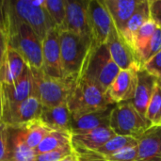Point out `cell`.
Segmentation results:
<instances>
[{
  "label": "cell",
  "instance_id": "d590c367",
  "mask_svg": "<svg viewBox=\"0 0 161 161\" xmlns=\"http://www.w3.org/2000/svg\"><path fill=\"white\" fill-rule=\"evenodd\" d=\"M79 161H108V159L97 152L92 151H74Z\"/></svg>",
  "mask_w": 161,
  "mask_h": 161
},
{
  "label": "cell",
  "instance_id": "d6986e66",
  "mask_svg": "<svg viewBox=\"0 0 161 161\" xmlns=\"http://www.w3.org/2000/svg\"><path fill=\"white\" fill-rule=\"evenodd\" d=\"M27 67L22 56L12 47L8 49L0 62V83L10 84L17 81Z\"/></svg>",
  "mask_w": 161,
  "mask_h": 161
},
{
  "label": "cell",
  "instance_id": "60d3db41",
  "mask_svg": "<svg viewBox=\"0 0 161 161\" xmlns=\"http://www.w3.org/2000/svg\"><path fill=\"white\" fill-rule=\"evenodd\" d=\"M158 86L161 88V76L158 78Z\"/></svg>",
  "mask_w": 161,
  "mask_h": 161
},
{
  "label": "cell",
  "instance_id": "8d00e7d4",
  "mask_svg": "<svg viewBox=\"0 0 161 161\" xmlns=\"http://www.w3.org/2000/svg\"><path fill=\"white\" fill-rule=\"evenodd\" d=\"M8 43L7 35L5 33L4 28L0 26V62L3 59V57L8 49Z\"/></svg>",
  "mask_w": 161,
  "mask_h": 161
},
{
  "label": "cell",
  "instance_id": "f546056e",
  "mask_svg": "<svg viewBox=\"0 0 161 161\" xmlns=\"http://www.w3.org/2000/svg\"><path fill=\"white\" fill-rule=\"evenodd\" d=\"M161 50V28H158L153 35L151 41L145 47V49L142 51V53L139 56V61L141 65L143 67V65L152 58L156 54H158Z\"/></svg>",
  "mask_w": 161,
  "mask_h": 161
},
{
  "label": "cell",
  "instance_id": "5b68a950",
  "mask_svg": "<svg viewBox=\"0 0 161 161\" xmlns=\"http://www.w3.org/2000/svg\"><path fill=\"white\" fill-rule=\"evenodd\" d=\"M111 105L115 104L112 103L108 92L82 78L74 83L67 99V106L72 115L95 111Z\"/></svg>",
  "mask_w": 161,
  "mask_h": 161
},
{
  "label": "cell",
  "instance_id": "ab89813d",
  "mask_svg": "<svg viewBox=\"0 0 161 161\" xmlns=\"http://www.w3.org/2000/svg\"><path fill=\"white\" fill-rule=\"evenodd\" d=\"M0 26L4 28V22H3V14H2V7H1V1H0Z\"/></svg>",
  "mask_w": 161,
  "mask_h": 161
},
{
  "label": "cell",
  "instance_id": "9c48e42d",
  "mask_svg": "<svg viewBox=\"0 0 161 161\" xmlns=\"http://www.w3.org/2000/svg\"><path fill=\"white\" fill-rule=\"evenodd\" d=\"M88 19L92 46L106 44L114 24L103 0H89Z\"/></svg>",
  "mask_w": 161,
  "mask_h": 161
},
{
  "label": "cell",
  "instance_id": "83f0119b",
  "mask_svg": "<svg viewBox=\"0 0 161 161\" xmlns=\"http://www.w3.org/2000/svg\"><path fill=\"white\" fill-rule=\"evenodd\" d=\"M146 119L152 126L161 125V88L158 83L147 108Z\"/></svg>",
  "mask_w": 161,
  "mask_h": 161
},
{
  "label": "cell",
  "instance_id": "5bb4252c",
  "mask_svg": "<svg viewBox=\"0 0 161 161\" xmlns=\"http://www.w3.org/2000/svg\"><path fill=\"white\" fill-rule=\"evenodd\" d=\"M140 69L121 70L119 72L107 92L113 104H120L133 99Z\"/></svg>",
  "mask_w": 161,
  "mask_h": 161
},
{
  "label": "cell",
  "instance_id": "7402d4cb",
  "mask_svg": "<svg viewBox=\"0 0 161 161\" xmlns=\"http://www.w3.org/2000/svg\"><path fill=\"white\" fill-rule=\"evenodd\" d=\"M108 8L112 22L121 33L128 20L137 9L141 0H103Z\"/></svg>",
  "mask_w": 161,
  "mask_h": 161
},
{
  "label": "cell",
  "instance_id": "e0dca14e",
  "mask_svg": "<svg viewBox=\"0 0 161 161\" xmlns=\"http://www.w3.org/2000/svg\"><path fill=\"white\" fill-rule=\"evenodd\" d=\"M136 161H161V125L151 126L138 138Z\"/></svg>",
  "mask_w": 161,
  "mask_h": 161
},
{
  "label": "cell",
  "instance_id": "ffe728a7",
  "mask_svg": "<svg viewBox=\"0 0 161 161\" xmlns=\"http://www.w3.org/2000/svg\"><path fill=\"white\" fill-rule=\"evenodd\" d=\"M8 146L9 161H35V150L26 144L22 126L8 125Z\"/></svg>",
  "mask_w": 161,
  "mask_h": 161
},
{
  "label": "cell",
  "instance_id": "cb8c5ba5",
  "mask_svg": "<svg viewBox=\"0 0 161 161\" xmlns=\"http://www.w3.org/2000/svg\"><path fill=\"white\" fill-rule=\"evenodd\" d=\"M72 134L62 131H50L35 149L36 156L72 145Z\"/></svg>",
  "mask_w": 161,
  "mask_h": 161
},
{
  "label": "cell",
  "instance_id": "e575fe53",
  "mask_svg": "<svg viewBox=\"0 0 161 161\" xmlns=\"http://www.w3.org/2000/svg\"><path fill=\"white\" fill-rule=\"evenodd\" d=\"M150 18L161 28V0H149Z\"/></svg>",
  "mask_w": 161,
  "mask_h": 161
},
{
  "label": "cell",
  "instance_id": "603a6c76",
  "mask_svg": "<svg viewBox=\"0 0 161 161\" xmlns=\"http://www.w3.org/2000/svg\"><path fill=\"white\" fill-rule=\"evenodd\" d=\"M150 18L149 0H141L137 9L126 23L120 35L125 40V42L132 47L134 38L139 29L147 22Z\"/></svg>",
  "mask_w": 161,
  "mask_h": 161
},
{
  "label": "cell",
  "instance_id": "8fae6325",
  "mask_svg": "<svg viewBox=\"0 0 161 161\" xmlns=\"http://www.w3.org/2000/svg\"><path fill=\"white\" fill-rule=\"evenodd\" d=\"M42 71L50 77L64 79L58 28L51 29L42 41Z\"/></svg>",
  "mask_w": 161,
  "mask_h": 161
},
{
  "label": "cell",
  "instance_id": "277c9868",
  "mask_svg": "<svg viewBox=\"0 0 161 161\" xmlns=\"http://www.w3.org/2000/svg\"><path fill=\"white\" fill-rule=\"evenodd\" d=\"M1 2L3 8L16 19L29 25L42 42L51 29L57 28L45 8V0H7Z\"/></svg>",
  "mask_w": 161,
  "mask_h": 161
},
{
  "label": "cell",
  "instance_id": "d6a6232c",
  "mask_svg": "<svg viewBox=\"0 0 161 161\" xmlns=\"http://www.w3.org/2000/svg\"><path fill=\"white\" fill-rule=\"evenodd\" d=\"M138 156V146L123 149L111 156L106 157L108 161H136Z\"/></svg>",
  "mask_w": 161,
  "mask_h": 161
},
{
  "label": "cell",
  "instance_id": "484cf974",
  "mask_svg": "<svg viewBox=\"0 0 161 161\" xmlns=\"http://www.w3.org/2000/svg\"><path fill=\"white\" fill-rule=\"evenodd\" d=\"M138 146V139L127 137V136H119L116 135L110 139L104 146L98 149L96 152L100 155L106 157L111 156L123 149Z\"/></svg>",
  "mask_w": 161,
  "mask_h": 161
},
{
  "label": "cell",
  "instance_id": "7c38bea8",
  "mask_svg": "<svg viewBox=\"0 0 161 161\" xmlns=\"http://www.w3.org/2000/svg\"><path fill=\"white\" fill-rule=\"evenodd\" d=\"M88 3L89 0H65L66 18L60 31H69L92 38L88 19Z\"/></svg>",
  "mask_w": 161,
  "mask_h": 161
},
{
  "label": "cell",
  "instance_id": "7a4b0ae2",
  "mask_svg": "<svg viewBox=\"0 0 161 161\" xmlns=\"http://www.w3.org/2000/svg\"><path fill=\"white\" fill-rule=\"evenodd\" d=\"M59 45L63 77L65 80L75 82L81 75L92 40L89 36L59 31Z\"/></svg>",
  "mask_w": 161,
  "mask_h": 161
},
{
  "label": "cell",
  "instance_id": "2e32d148",
  "mask_svg": "<svg viewBox=\"0 0 161 161\" xmlns=\"http://www.w3.org/2000/svg\"><path fill=\"white\" fill-rule=\"evenodd\" d=\"M114 136L116 134L110 127H101L87 133L72 135V146L74 151L96 152Z\"/></svg>",
  "mask_w": 161,
  "mask_h": 161
},
{
  "label": "cell",
  "instance_id": "4fadbf2b",
  "mask_svg": "<svg viewBox=\"0 0 161 161\" xmlns=\"http://www.w3.org/2000/svg\"><path fill=\"white\" fill-rule=\"evenodd\" d=\"M115 105L92 112L72 115L71 134H83L97 128L109 127L110 115Z\"/></svg>",
  "mask_w": 161,
  "mask_h": 161
},
{
  "label": "cell",
  "instance_id": "d4e9b609",
  "mask_svg": "<svg viewBox=\"0 0 161 161\" xmlns=\"http://www.w3.org/2000/svg\"><path fill=\"white\" fill-rule=\"evenodd\" d=\"M22 127L25 141L26 144L33 150H35L44 139V137L50 131H52L41 121V119L33 121L25 125H23Z\"/></svg>",
  "mask_w": 161,
  "mask_h": 161
},
{
  "label": "cell",
  "instance_id": "f35d334b",
  "mask_svg": "<svg viewBox=\"0 0 161 161\" xmlns=\"http://www.w3.org/2000/svg\"><path fill=\"white\" fill-rule=\"evenodd\" d=\"M2 120V90L0 84V121Z\"/></svg>",
  "mask_w": 161,
  "mask_h": 161
},
{
  "label": "cell",
  "instance_id": "52a82bcc",
  "mask_svg": "<svg viewBox=\"0 0 161 161\" xmlns=\"http://www.w3.org/2000/svg\"><path fill=\"white\" fill-rule=\"evenodd\" d=\"M151 126V124L134 108L131 101L116 104L112 109L109 127L116 135L138 139Z\"/></svg>",
  "mask_w": 161,
  "mask_h": 161
},
{
  "label": "cell",
  "instance_id": "4dcf8cb0",
  "mask_svg": "<svg viewBox=\"0 0 161 161\" xmlns=\"http://www.w3.org/2000/svg\"><path fill=\"white\" fill-rule=\"evenodd\" d=\"M74 149L72 145L55 150V151H51L48 153H44V154H41V155H37L35 161H60L63 158L73 155Z\"/></svg>",
  "mask_w": 161,
  "mask_h": 161
},
{
  "label": "cell",
  "instance_id": "ac0fdd59",
  "mask_svg": "<svg viewBox=\"0 0 161 161\" xmlns=\"http://www.w3.org/2000/svg\"><path fill=\"white\" fill-rule=\"evenodd\" d=\"M42 108L40 100L32 94L21 103L4 123L12 126L25 125L41 118Z\"/></svg>",
  "mask_w": 161,
  "mask_h": 161
},
{
  "label": "cell",
  "instance_id": "4316f807",
  "mask_svg": "<svg viewBox=\"0 0 161 161\" xmlns=\"http://www.w3.org/2000/svg\"><path fill=\"white\" fill-rule=\"evenodd\" d=\"M158 28V26L154 23V21H152L150 19L137 32V34L134 38V41H133L132 48L136 53L138 60H139V56L145 49V47L151 41L153 35L155 34V32Z\"/></svg>",
  "mask_w": 161,
  "mask_h": 161
},
{
  "label": "cell",
  "instance_id": "6da1fadb",
  "mask_svg": "<svg viewBox=\"0 0 161 161\" xmlns=\"http://www.w3.org/2000/svg\"><path fill=\"white\" fill-rule=\"evenodd\" d=\"M2 14L8 46L15 49L30 69H42V42L25 23L19 21L6 8Z\"/></svg>",
  "mask_w": 161,
  "mask_h": 161
},
{
  "label": "cell",
  "instance_id": "30bf717a",
  "mask_svg": "<svg viewBox=\"0 0 161 161\" xmlns=\"http://www.w3.org/2000/svg\"><path fill=\"white\" fill-rule=\"evenodd\" d=\"M106 45L113 61L118 65L120 70L140 69L142 67L138 60L135 51L120 35L115 25L111 28Z\"/></svg>",
  "mask_w": 161,
  "mask_h": 161
},
{
  "label": "cell",
  "instance_id": "1f68e13d",
  "mask_svg": "<svg viewBox=\"0 0 161 161\" xmlns=\"http://www.w3.org/2000/svg\"><path fill=\"white\" fill-rule=\"evenodd\" d=\"M8 125L0 121V161H9L8 158Z\"/></svg>",
  "mask_w": 161,
  "mask_h": 161
},
{
  "label": "cell",
  "instance_id": "f1b7e54d",
  "mask_svg": "<svg viewBox=\"0 0 161 161\" xmlns=\"http://www.w3.org/2000/svg\"><path fill=\"white\" fill-rule=\"evenodd\" d=\"M45 8L57 28L62 30L66 18L65 0H45Z\"/></svg>",
  "mask_w": 161,
  "mask_h": 161
},
{
  "label": "cell",
  "instance_id": "836d02e7",
  "mask_svg": "<svg viewBox=\"0 0 161 161\" xmlns=\"http://www.w3.org/2000/svg\"><path fill=\"white\" fill-rule=\"evenodd\" d=\"M143 67L147 72H149L151 75L156 76L157 78L161 76V50L156 54L152 58H150Z\"/></svg>",
  "mask_w": 161,
  "mask_h": 161
},
{
  "label": "cell",
  "instance_id": "74e56055",
  "mask_svg": "<svg viewBox=\"0 0 161 161\" xmlns=\"http://www.w3.org/2000/svg\"><path fill=\"white\" fill-rule=\"evenodd\" d=\"M60 161H79V160H78L77 157L75 156V154L74 153L73 155H71V156H69V157H67V158H63L62 160H60Z\"/></svg>",
  "mask_w": 161,
  "mask_h": 161
},
{
  "label": "cell",
  "instance_id": "44dd1931",
  "mask_svg": "<svg viewBox=\"0 0 161 161\" xmlns=\"http://www.w3.org/2000/svg\"><path fill=\"white\" fill-rule=\"evenodd\" d=\"M41 121L52 131H62L71 134L72 114L67 104L54 108H42Z\"/></svg>",
  "mask_w": 161,
  "mask_h": 161
},
{
  "label": "cell",
  "instance_id": "8992f818",
  "mask_svg": "<svg viewBox=\"0 0 161 161\" xmlns=\"http://www.w3.org/2000/svg\"><path fill=\"white\" fill-rule=\"evenodd\" d=\"M30 72L33 81V94L40 100L42 107L54 108L67 104L75 82L50 77L42 69H30Z\"/></svg>",
  "mask_w": 161,
  "mask_h": 161
},
{
  "label": "cell",
  "instance_id": "9a60e30c",
  "mask_svg": "<svg viewBox=\"0 0 161 161\" xmlns=\"http://www.w3.org/2000/svg\"><path fill=\"white\" fill-rule=\"evenodd\" d=\"M157 83L158 78L147 72L144 67H142L138 71V82L136 92L131 102L134 108L144 119H146L147 108Z\"/></svg>",
  "mask_w": 161,
  "mask_h": 161
},
{
  "label": "cell",
  "instance_id": "ba28073f",
  "mask_svg": "<svg viewBox=\"0 0 161 161\" xmlns=\"http://www.w3.org/2000/svg\"><path fill=\"white\" fill-rule=\"evenodd\" d=\"M1 90L2 121L5 122L21 103L33 94V81L29 67L25 68L22 76L14 83L1 84Z\"/></svg>",
  "mask_w": 161,
  "mask_h": 161
},
{
  "label": "cell",
  "instance_id": "3957f363",
  "mask_svg": "<svg viewBox=\"0 0 161 161\" xmlns=\"http://www.w3.org/2000/svg\"><path fill=\"white\" fill-rule=\"evenodd\" d=\"M120 71L106 44L99 46L92 45L79 78L95 84L107 92Z\"/></svg>",
  "mask_w": 161,
  "mask_h": 161
}]
</instances>
